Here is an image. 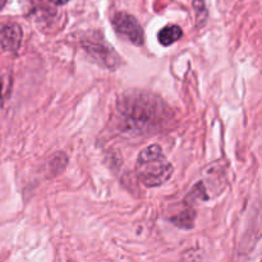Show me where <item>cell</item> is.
<instances>
[{"label":"cell","instance_id":"obj_6","mask_svg":"<svg viewBox=\"0 0 262 262\" xmlns=\"http://www.w3.org/2000/svg\"><path fill=\"white\" fill-rule=\"evenodd\" d=\"M0 96H2V86H0Z\"/></svg>","mask_w":262,"mask_h":262},{"label":"cell","instance_id":"obj_1","mask_svg":"<svg viewBox=\"0 0 262 262\" xmlns=\"http://www.w3.org/2000/svg\"><path fill=\"white\" fill-rule=\"evenodd\" d=\"M136 173L145 186L159 187L170 178L173 165L164 155L160 146L151 145L143 148L138 155Z\"/></svg>","mask_w":262,"mask_h":262},{"label":"cell","instance_id":"obj_4","mask_svg":"<svg viewBox=\"0 0 262 262\" xmlns=\"http://www.w3.org/2000/svg\"><path fill=\"white\" fill-rule=\"evenodd\" d=\"M183 32H182V28L177 25H171V26H166L164 27L163 30L159 32L158 38L160 41L161 45L164 46H169L171 43H174L176 41H178L179 38L182 37Z\"/></svg>","mask_w":262,"mask_h":262},{"label":"cell","instance_id":"obj_5","mask_svg":"<svg viewBox=\"0 0 262 262\" xmlns=\"http://www.w3.org/2000/svg\"><path fill=\"white\" fill-rule=\"evenodd\" d=\"M50 2L55 5H64V4H67L69 0H50Z\"/></svg>","mask_w":262,"mask_h":262},{"label":"cell","instance_id":"obj_3","mask_svg":"<svg viewBox=\"0 0 262 262\" xmlns=\"http://www.w3.org/2000/svg\"><path fill=\"white\" fill-rule=\"evenodd\" d=\"M22 41V30L18 25H8L0 30V50L17 51Z\"/></svg>","mask_w":262,"mask_h":262},{"label":"cell","instance_id":"obj_2","mask_svg":"<svg viewBox=\"0 0 262 262\" xmlns=\"http://www.w3.org/2000/svg\"><path fill=\"white\" fill-rule=\"evenodd\" d=\"M113 26L118 35L132 42L133 45L140 46L145 41V33H143L142 27L138 20L128 13L120 12L115 14L114 19H113Z\"/></svg>","mask_w":262,"mask_h":262}]
</instances>
